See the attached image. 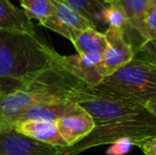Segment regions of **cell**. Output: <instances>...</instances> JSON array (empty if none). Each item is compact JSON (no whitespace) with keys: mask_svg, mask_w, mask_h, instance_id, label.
<instances>
[{"mask_svg":"<svg viewBox=\"0 0 156 155\" xmlns=\"http://www.w3.org/2000/svg\"><path fill=\"white\" fill-rule=\"evenodd\" d=\"M144 25L148 41L156 39V0H149L144 15Z\"/></svg>","mask_w":156,"mask_h":155,"instance_id":"cell-19","label":"cell"},{"mask_svg":"<svg viewBox=\"0 0 156 155\" xmlns=\"http://www.w3.org/2000/svg\"><path fill=\"white\" fill-rule=\"evenodd\" d=\"M107 2H112V1H115V0H106Z\"/></svg>","mask_w":156,"mask_h":155,"instance_id":"cell-24","label":"cell"},{"mask_svg":"<svg viewBox=\"0 0 156 155\" xmlns=\"http://www.w3.org/2000/svg\"><path fill=\"white\" fill-rule=\"evenodd\" d=\"M0 155H66L63 148L41 143L15 129H0Z\"/></svg>","mask_w":156,"mask_h":155,"instance_id":"cell-6","label":"cell"},{"mask_svg":"<svg viewBox=\"0 0 156 155\" xmlns=\"http://www.w3.org/2000/svg\"><path fill=\"white\" fill-rule=\"evenodd\" d=\"M156 137V116L149 108L139 113L116 120L108 124L94 126L93 132L72 147L63 149L66 155L78 153L102 145H112L119 139L127 138L134 146L147 139Z\"/></svg>","mask_w":156,"mask_h":155,"instance_id":"cell-4","label":"cell"},{"mask_svg":"<svg viewBox=\"0 0 156 155\" xmlns=\"http://www.w3.org/2000/svg\"><path fill=\"white\" fill-rule=\"evenodd\" d=\"M72 101L78 103L93 117L96 126L108 124L116 120L139 114L148 108L141 104L109 96L88 84L76 93Z\"/></svg>","mask_w":156,"mask_h":155,"instance_id":"cell-5","label":"cell"},{"mask_svg":"<svg viewBox=\"0 0 156 155\" xmlns=\"http://www.w3.org/2000/svg\"><path fill=\"white\" fill-rule=\"evenodd\" d=\"M0 30H17L35 33L34 26L23 10L10 0H0Z\"/></svg>","mask_w":156,"mask_h":155,"instance_id":"cell-14","label":"cell"},{"mask_svg":"<svg viewBox=\"0 0 156 155\" xmlns=\"http://www.w3.org/2000/svg\"><path fill=\"white\" fill-rule=\"evenodd\" d=\"M58 56L36 33L0 30V95L20 89Z\"/></svg>","mask_w":156,"mask_h":155,"instance_id":"cell-2","label":"cell"},{"mask_svg":"<svg viewBox=\"0 0 156 155\" xmlns=\"http://www.w3.org/2000/svg\"><path fill=\"white\" fill-rule=\"evenodd\" d=\"M135 58L149 61L156 65V39L144 41L135 51Z\"/></svg>","mask_w":156,"mask_h":155,"instance_id":"cell-20","label":"cell"},{"mask_svg":"<svg viewBox=\"0 0 156 155\" xmlns=\"http://www.w3.org/2000/svg\"><path fill=\"white\" fill-rule=\"evenodd\" d=\"M55 123L60 134L69 147L85 138L96 126L93 117L85 111L61 118Z\"/></svg>","mask_w":156,"mask_h":155,"instance_id":"cell-10","label":"cell"},{"mask_svg":"<svg viewBox=\"0 0 156 155\" xmlns=\"http://www.w3.org/2000/svg\"><path fill=\"white\" fill-rule=\"evenodd\" d=\"M54 13L46 19L41 26L69 39L71 43L76 41L79 34L88 28H94L85 17L70 8L64 0H52Z\"/></svg>","mask_w":156,"mask_h":155,"instance_id":"cell-7","label":"cell"},{"mask_svg":"<svg viewBox=\"0 0 156 155\" xmlns=\"http://www.w3.org/2000/svg\"><path fill=\"white\" fill-rule=\"evenodd\" d=\"M72 44L79 54L103 55L107 47L105 34L94 28H88L82 31Z\"/></svg>","mask_w":156,"mask_h":155,"instance_id":"cell-16","label":"cell"},{"mask_svg":"<svg viewBox=\"0 0 156 155\" xmlns=\"http://www.w3.org/2000/svg\"><path fill=\"white\" fill-rule=\"evenodd\" d=\"M103 21L107 28H116V29L122 30L125 35L129 32V17L119 0L112 1L105 9L103 12Z\"/></svg>","mask_w":156,"mask_h":155,"instance_id":"cell-17","label":"cell"},{"mask_svg":"<svg viewBox=\"0 0 156 155\" xmlns=\"http://www.w3.org/2000/svg\"><path fill=\"white\" fill-rule=\"evenodd\" d=\"M104 34L107 47L102 58V66L106 78L131 62L135 58V49L122 30L107 28Z\"/></svg>","mask_w":156,"mask_h":155,"instance_id":"cell-8","label":"cell"},{"mask_svg":"<svg viewBox=\"0 0 156 155\" xmlns=\"http://www.w3.org/2000/svg\"><path fill=\"white\" fill-rule=\"evenodd\" d=\"M129 17V29L126 36L135 51L148 41L144 25V15L149 0H119Z\"/></svg>","mask_w":156,"mask_h":155,"instance_id":"cell-11","label":"cell"},{"mask_svg":"<svg viewBox=\"0 0 156 155\" xmlns=\"http://www.w3.org/2000/svg\"><path fill=\"white\" fill-rule=\"evenodd\" d=\"M19 2L28 17L30 19H36L39 25L54 13L52 0H19Z\"/></svg>","mask_w":156,"mask_h":155,"instance_id":"cell-18","label":"cell"},{"mask_svg":"<svg viewBox=\"0 0 156 155\" xmlns=\"http://www.w3.org/2000/svg\"><path fill=\"white\" fill-rule=\"evenodd\" d=\"M84 111L78 103L73 101H61L54 103L38 104L29 107L18 116L13 122L12 129L16 124L25 121H58L68 115Z\"/></svg>","mask_w":156,"mask_h":155,"instance_id":"cell-9","label":"cell"},{"mask_svg":"<svg viewBox=\"0 0 156 155\" xmlns=\"http://www.w3.org/2000/svg\"><path fill=\"white\" fill-rule=\"evenodd\" d=\"M101 54H74L66 56L76 75L89 86L99 85L105 79Z\"/></svg>","mask_w":156,"mask_h":155,"instance_id":"cell-12","label":"cell"},{"mask_svg":"<svg viewBox=\"0 0 156 155\" xmlns=\"http://www.w3.org/2000/svg\"><path fill=\"white\" fill-rule=\"evenodd\" d=\"M147 107L153 113V114L156 116V98H154L153 100H151L148 104H147Z\"/></svg>","mask_w":156,"mask_h":155,"instance_id":"cell-23","label":"cell"},{"mask_svg":"<svg viewBox=\"0 0 156 155\" xmlns=\"http://www.w3.org/2000/svg\"><path fill=\"white\" fill-rule=\"evenodd\" d=\"M13 129L41 143L63 149L69 148L68 143L58 132L56 123L53 121H25L16 124Z\"/></svg>","mask_w":156,"mask_h":155,"instance_id":"cell-13","label":"cell"},{"mask_svg":"<svg viewBox=\"0 0 156 155\" xmlns=\"http://www.w3.org/2000/svg\"><path fill=\"white\" fill-rule=\"evenodd\" d=\"M94 87L113 97L147 106L156 98V65L134 58Z\"/></svg>","mask_w":156,"mask_h":155,"instance_id":"cell-3","label":"cell"},{"mask_svg":"<svg viewBox=\"0 0 156 155\" xmlns=\"http://www.w3.org/2000/svg\"><path fill=\"white\" fill-rule=\"evenodd\" d=\"M136 146L140 148L144 155H156V137L144 140Z\"/></svg>","mask_w":156,"mask_h":155,"instance_id":"cell-22","label":"cell"},{"mask_svg":"<svg viewBox=\"0 0 156 155\" xmlns=\"http://www.w3.org/2000/svg\"><path fill=\"white\" fill-rule=\"evenodd\" d=\"M85 85L86 83L76 75L66 56L60 54L51 66L20 89L0 95V129H12L15 119L31 106L72 101Z\"/></svg>","mask_w":156,"mask_h":155,"instance_id":"cell-1","label":"cell"},{"mask_svg":"<svg viewBox=\"0 0 156 155\" xmlns=\"http://www.w3.org/2000/svg\"><path fill=\"white\" fill-rule=\"evenodd\" d=\"M70 8L87 19L94 29L104 33L107 27L103 21V12L111 2L106 0H64Z\"/></svg>","mask_w":156,"mask_h":155,"instance_id":"cell-15","label":"cell"},{"mask_svg":"<svg viewBox=\"0 0 156 155\" xmlns=\"http://www.w3.org/2000/svg\"><path fill=\"white\" fill-rule=\"evenodd\" d=\"M134 146V143L131 139L123 138L115 141L112 143L111 147L106 150L107 155H125L131 151L132 147Z\"/></svg>","mask_w":156,"mask_h":155,"instance_id":"cell-21","label":"cell"}]
</instances>
